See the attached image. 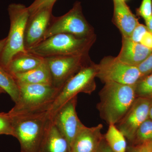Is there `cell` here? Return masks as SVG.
Masks as SVG:
<instances>
[{
	"instance_id": "obj_1",
	"label": "cell",
	"mask_w": 152,
	"mask_h": 152,
	"mask_svg": "<svg viewBox=\"0 0 152 152\" xmlns=\"http://www.w3.org/2000/svg\"><path fill=\"white\" fill-rule=\"evenodd\" d=\"M104 84L99 93L97 109L102 119L108 125H116L124 116L137 98L135 85L113 82Z\"/></svg>"
},
{
	"instance_id": "obj_2",
	"label": "cell",
	"mask_w": 152,
	"mask_h": 152,
	"mask_svg": "<svg viewBox=\"0 0 152 152\" xmlns=\"http://www.w3.org/2000/svg\"><path fill=\"white\" fill-rule=\"evenodd\" d=\"M10 115L13 137L19 141L22 151L39 152L41 142L50 120L48 111Z\"/></svg>"
},
{
	"instance_id": "obj_3",
	"label": "cell",
	"mask_w": 152,
	"mask_h": 152,
	"mask_svg": "<svg viewBox=\"0 0 152 152\" xmlns=\"http://www.w3.org/2000/svg\"><path fill=\"white\" fill-rule=\"evenodd\" d=\"M96 38V36L81 38L71 34H57L42 41L27 52L43 58L89 54Z\"/></svg>"
},
{
	"instance_id": "obj_4",
	"label": "cell",
	"mask_w": 152,
	"mask_h": 152,
	"mask_svg": "<svg viewBox=\"0 0 152 152\" xmlns=\"http://www.w3.org/2000/svg\"><path fill=\"white\" fill-rule=\"evenodd\" d=\"M18 99L8 112L12 115L33 114L48 111L60 91L53 85H18Z\"/></svg>"
},
{
	"instance_id": "obj_5",
	"label": "cell",
	"mask_w": 152,
	"mask_h": 152,
	"mask_svg": "<svg viewBox=\"0 0 152 152\" xmlns=\"http://www.w3.org/2000/svg\"><path fill=\"white\" fill-rule=\"evenodd\" d=\"M8 12L10 23V31L0 53V62L6 67L15 55L27 52L24 45L25 31L30 16L28 7L21 4H10Z\"/></svg>"
},
{
	"instance_id": "obj_6",
	"label": "cell",
	"mask_w": 152,
	"mask_h": 152,
	"mask_svg": "<svg viewBox=\"0 0 152 152\" xmlns=\"http://www.w3.org/2000/svg\"><path fill=\"white\" fill-rule=\"evenodd\" d=\"M62 33L71 34L81 38L96 36L94 29L84 15L80 2H75L72 8L63 15H53L43 40L51 36Z\"/></svg>"
},
{
	"instance_id": "obj_7",
	"label": "cell",
	"mask_w": 152,
	"mask_h": 152,
	"mask_svg": "<svg viewBox=\"0 0 152 152\" xmlns=\"http://www.w3.org/2000/svg\"><path fill=\"white\" fill-rule=\"evenodd\" d=\"M97 64L92 61L67 82L60 90L48 112L52 118L65 104L80 93L91 94L96 89Z\"/></svg>"
},
{
	"instance_id": "obj_8",
	"label": "cell",
	"mask_w": 152,
	"mask_h": 152,
	"mask_svg": "<svg viewBox=\"0 0 152 152\" xmlns=\"http://www.w3.org/2000/svg\"><path fill=\"white\" fill-rule=\"evenodd\" d=\"M96 77L105 83L115 82L122 84L134 85L142 77L137 66L122 62L116 57H104L97 64Z\"/></svg>"
},
{
	"instance_id": "obj_9",
	"label": "cell",
	"mask_w": 152,
	"mask_h": 152,
	"mask_svg": "<svg viewBox=\"0 0 152 152\" xmlns=\"http://www.w3.org/2000/svg\"><path fill=\"white\" fill-rule=\"evenodd\" d=\"M45 59L50 72L52 85L59 89L84 67L92 61L89 54Z\"/></svg>"
},
{
	"instance_id": "obj_10",
	"label": "cell",
	"mask_w": 152,
	"mask_h": 152,
	"mask_svg": "<svg viewBox=\"0 0 152 152\" xmlns=\"http://www.w3.org/2000/svg\"><path fill=\"white\" fill-rule=\"evenodd\" d=\"M77 96L62 106L51 118L53 123L66 139L70 146L80 131L84 127L77 115L76 107Z\"/></svg>"
},
{
	"instance_id": "obj_11",
	"label": "cell",
	"mask_w": 152,
	"mask_h": 152,
	"mask_svg": "<svg viewBox=\"0 0 152 152\" xmlns=\"http://www.w3.org/2000/svg\"><path fill=\"white\" fill-rule=\"evenodd\" d=\"M151 99L137 97L127 113L116 126L126 138L132 142L140 126L149 118Z\"/></svg>"
},
{
	"instance_id": "obj_12",
	"label": "cell",
	"mask_w": 152,
	"mask_h": 152,
	"mask_svg": "<svg viewBox=\"0 0 152 152\" xmlns=\"http://www.w3.org/2000/svg\"><path fill=\"white\" fill-rule=\"evenodd\" d=\"M53 9H42L30 15L25 31L24 45L27 51L43 40L53 16Z\"/></svg>"
},
{
	"instance_id": "obj_13",
	"label": "cell",
	"mask_w": 152,
	"mask_h": 152,
	"mask_svg": "<svg viewBox=\"0 0 152 152\" xmlns=\"http://www.w3.org/2000/svg\"><path fill=\"white\" fill-rule=\"evenodd\" d=\"M102 124L95 126L83 128L71 146L70 152H96L104 135Z\"/></svg>"
},
{
	"instance_id": "obj_14",
	"label": "cell",
	"mask_w": 152,
	"mask_h": 152,
	"mask_svg": "<svg viewBox=\"0 0 152 152\" xmlns=\"http://www.w3.org/2000/svg\"><path fill=\"white\" fill-rule=\"evenodd\" d=\"M114 14L113 22L119 30L123 37L130 38L133 31L140 23L126 1L113 0Z\"/></svg>"
},
{
	"instance_id": "obj_15",
	"label": "cell",
	"mask_w": 152,
	"mask_h": 152,
	"mask_svg": "<svg viewBox=\"0 0 152 152\" xmlns=\"http://www.w3.org/2000/svg\"><path fill=\"white\" fill-rule=\"evenodd\" d=\"M152 52V50L140 43L135 42L129 39L122 37L121 48L116 58L124 64L138 67Z\"/></svg>"
},
{
	"instance_id": "obj_16",
	"label": "cell",
	"mask_w": 152,
	"mask_h": 152,
	"mask_svg": "<svg viewBox=\"0 0 152 152\" xmlns=\"http://www.w3.org/2000/svg\"><path fill=\"white\" fill-rule=\"evenodd\" d=\"M70 151L69 144L50 118L38 152Z\"/></svg>"
},
{
	"instance_id": "obj_17",
	"label": "cell",
	"mask_w": 152,
	"mask_h": 152,
	"mask_svg": "<svg viewBox=\"0 0 152 152\" xmlns=\"http://www.w3.org/2000/svg\"><path fill=\"white\" fill-rule=\"evenodd\" d=\"M44 59L27 51L21 52L13 57L6 68L12 75L24 73L40 65Z\"/></svg>"
},
{
	"instance_id": "obj_18",
	"label": "cell",
	"mask_w": 152,
	"mask_h": 152,
	"mask_svg": "<svg viewBox=\"0 0 152 152\" xmlns=\"http://www.w3.org/2000/svg\"><path fill=\"white\" fill-rule=\"evenodd\" d=\"M45 59V58H44ZM17 84L52 85L51 75L45 59L37 67L24 73L13 75Z\"/></svg>"
},
{
	"instance_id": "obj_19",
	"label": "cell",
	"mask_w": 152,
	"mask_h": 152,
	"mask_svg": "<svg viewBox=\"0 0 152 152\" xmlns=\"http://www.w3.org/2000/svg\"><path fill=\"white\" fill-rule=\"evenodd\" d=\"M104 137L114 152H126L127 142L126 137L115 125H109L108 129Z\"/></svg>"
},
{
	"instance_id": "obj_20",
	"label": "cell",
	"mask_w": 152,
	"mask_h": 152,
	"mask_svg": "<svg viewBox=\"0 0 152 152\" xmlns=\"http://www.w3.org/2000/svg\"><path fill=\"white\" fill-rule=\"evenodd\" d=\"M0 88L7 93L15 103L18 99L19 89L14 76L0 62Z\"/></svg>"
},
{
	"instance_id": "obj_21",
	"label": "cell",
	"mask_w": 152,
	"mask_h": 152,
	"mask_svg": "<svg viewBox=\"0 0 152 152\" xmlns=\"http://www.w3.org/2000/svg\"><path fill=\"white\" fill-rule=\"evenodd\" d=\"M133 142L140 144L152 142V120L149 118L142 124L136 132Z\"/></svg>"
},
{
	"instance_id": "obj_22",
	"label": "cell",
	"mask_w": 152,
	"mask_h": 152,
	"mask_svg": "<svg viewBox=\"0 0 152 152\" xmlns=\"http://www.w3.org/2000/svg\"><path fill=\"white\" fill-rule=\"evenodd\" d=\"M137 97L152 99V73L142 77L135 84Z\"/></svg>"
},
{
	"instance_id": "obj_23",
	"label": "cell",
	"mask_w": 152,
	"mask_h": 152,
	"mask_svg": "<svg viewBox=\"0 0 152 152\" xmlns=\"http://www.w3.org/2000/svg\"><path fill=\"white\" fill-rule=\"evenodd\" d=\"M13 136L12 118L9 113H0V135Z\"/></svg>"
},
{
	"instance_id": "obj_24",
	"label": "cell",
	"mask_w": 152,
	"mask_h": 152,
	"mask_svg": "<svg viewBox=\"0 0 152 152\" xmlns=\"http://www.w3.org/2000/svg\"><path fill=\"white\" fill-rule=\"evenodd\" d=\"M57 0H35L29 7L28 10L30 15L34 13L39 10L45 8L53 7Z\"/></svg>"
},
{
	"instance_id": "obj_25",
	"label": "cell",
	"mask_w": 152,
	"mask_h": 152,
	"mask_svg": "<svg viewBox=\"0 0 152 152\" xmlns=\"http://www.w3.org/2000/svg\"><path fill=\"white\" fill-rule=\"evenodd\" d=\"M137 15L145 21L152 16V0H142L137 10Z\"/></svg>"
},
{
	"instance_id": "obj_26",
	"label": "cell",
	"mask_w": 152,
	"mask_h": 152,
	"mask_svg": "<svg viewBox=\"0 0 152 152\" xmlns=\"http://www.w3.org/2000/svg\"><path fill=\"white\" fill-rule=\"evenodd\" d=\"M148 31L146 26L139 23L133 31L129 39L133 42L140 43L143 36Z\"/></svg>"
},
{
	"instance_id": "obj_27",
	"label": "cell",
	"mask_w": 152,
	"mask_h": 152,
	"mask_svg": "<svg viewBox=\"0 0 152 152\" xmlns=\"http://www.w3.org/2000/svg\"><path fill=\"white\" fill-rule=\"evenodd\" d=\"M143 77L152 73V52L145 60L138 66Z\"/></svg>"
},
{
	"instance_id": "obj_28",
	"label": "cell",
	"mask_w": 152,
	"mask_h": 152,
	"mask_svg": "<svg viewBox=\"0 0 152 152\" xmlns=\"http://www.w3.org/2000/svg\"><path fill=\"white\" fill-rule=\"evenodd\" d=\"M129 152H152V142L139 144L135 147L131 148Z\"/></svg>"
},
{
	"instance_id": "obj_29",
	"label": "cell",
	"mask_w": 152,
	"mask_h": 152,
	"mask_svg": "<svg viewBox=\"0 0 152 152\" xmlns=\"http://www.w3.org/2000/svg\"><path fill=\"white\" fill-rule=\"evenodd\" d=\"M140 43L152 50V33L148 30L143 36Z\"/></svg>"
},
{
	"instance_id": "obj_30",
	"label": "cell",
	"mask_w": 152,
	"mask_h": 152,
	"mask_svg": "<svg viewBox=\"0 0 152 152\" xmlns=\"http://www.w3.org/2000/svg\"><path fill=\"white\" fill-rule=\"evenodd\" d=\"M96 152H114L107 143L104 138L102 139Z\"/></svg>"
},
{
	"instance_id": "obj_31",
	"label": "cell",
	"mask_w": 152,
	"mask_h": 152,
	"mask_svg": "<svg viewBox=\"0 0 152 152\" xmlns=\"http://www.w3.org/2000/svg\"><path fill=\"white\" fill-rule=\"evenodd\" d=\"M145 22L148 30L152 33V16L145 20Z\"/></svg>"
},
{
	"instance_id": "obj_32",
	"label": "cell",
	"mask_w": 152,
	"mask_h": 152,
	"mask_svg": "<svg viewBox=\"0 0 152 152\" xmlns=\"http://www.w3.org/2000/svg\"><path fill=\"white\" fill-rule=\"evenodd\" d=\"M6 39L7 38H4L0 40V53L4 47L5 45Z\"/></svg>"
},
{
	"instance_id": "obj_33",
	"label": "cell",
	"mask_w": 152,
	"mask_h": 152,
	"mask_svg": "<svg viewBox=\"0 0 152 152\" xmlns=\"http://www.w3.org/2000/svg\"><path fill=\"white\" fill-rule=\"evenodd\" d=\"M149 118L152 120V99H151V103L150 105Z\"/></svg>"
},
{
	"instance_id": "obj_34",
	"label": "cell",
	"mask_w": 152,
	"mask_h": 152,
	"mask_svg": "<svg viewBox=\"0 0 152 152\" xmlns=\"http://www.w3.org/2000/svg\"><path fill=\"white\" fill-rule=\"evenodd\" d=\"M5 93V92L1 88H0V94H2V93Z\"/></svg>"
},
{
	"instance_id": "obj_35",
	"label": "cell",
	"mask_w": 152,
	"mask_h": 152,
	"mask_svg": "<svg viewBox=\"0 0 152 152\" xmlns=\"http://www.w3.org/2000/svg\"><path fill=\"white\" fill-rule=\"evenodd\" d=\"M121 1H126V0H121Z\"/></svg>"
},
{
	"instance_id": "obj_36",
	"label": "cell",
	"mask_w": 152,
	"mask_h": 152,
	"mask_svg": "<svg viewBox=\"0 0 152 152\" xmlns=\"http://www.w3.org/2000/svg\"><path fill=\"white\" fill-rule=\"evenodd\" d=\"M21 152H23V151H21Z\"/></svg>"
},
{
	"instance_id": "obj_37",
	"label": "cell",
	"mask_w": 152,
	"mask_h": 152,
	"mask_svg": "<svg viewBox=\"0 0 152 152\" xmlns=\"http://www.w3.org/2000/svg\"></svg>"
}]
</instances>
